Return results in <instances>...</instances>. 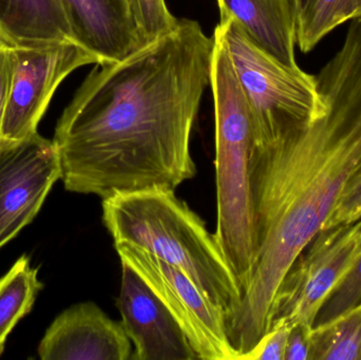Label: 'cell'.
Here are the masks:
<instances>
[{
    "label": "cell",
    "instance_id": "obj_8",
    "mask_svg": "<svg viewBox=\"0 0 361 360\" xmlns=\"http://www.w3.org/2000/svg\"><path fill=\"white\" fill-rule=\"evenodd\" d=\"M12 80L2 124V144L19 143L37 127L59 85L82 66L99 61L76 42L12 48Z\"/></svg>",
    "mask_w": 361,
    "mask_h": 360
},
{
    "label": "cell",
    "instance_id": "obj_21",
    "mask_svg": "<svg viewBox=\"0 0 361 360\" xmlns=\"http://www.w3.org/2000/svg\"><path fill=\"white\" fill-rule=\"evenodd\" d=\"M361 219V166L348 187L338 204L326 220L322 230L349 224Z\"/></svg>",
    "mask_w": 361,
    "mask_h": 360
},
{
    "label": "cell",
    "instance_id": "obj_12",
    "mask_svg": "<svg viewBox=\"0 0 361 360\" xmlns=\"http://www.w3.org/2000/svg\"><path fill=\"white\" fill-rule=\"evenodd\" d=\"M76 44L99 65L122 61L148 44L135 0H61Z\"/></svg>",
    "mask_w": 361,
    "mask_h": 360
},
{
    "label": "cell",
    "instance_id": "obj_7",
    "mask_svg": "<svg viewBox=\"0 0 361 360\" xmlns=\"http://www.w3.org/2000/svg\"><path fill=\"white\" fill-rule=\"evenodd\" d=\"M360 255L361 219L320 230L282 280L273 321L314 328L324 302Z\"/></svg>",
    "mask_w": 361,
    "mask_h": 360
},
{
    "label": "cell",
    "instance_id": "obj_10",
    "mask_svg": "<svg viewBox=\"0 0 361 360\" xmlns=\"http://www.w3.org/2000/svg\"><path fill=\"white\" fill-rule=\"evenodd\" d=\"M122 266L116 308L133 344L131 360L197 359L166 306L131 268Z\"/></svg>",
    "mask_w": 361,
    "mask_h": 360
},
{
    "label": "cell",
    "instance_id": "obj_5",
    "mask_svg": "<svg viewBox=\"0 0 361 360\" xmlns=\"http://www.w3.org/2000/svg\"><path fill=\"white\" fill-rule=\"evenodd\" d=\"M214 37L228 55L252 112L258 146L273 143L319 116L326 107L316 75L290 67L256 44L228 15Z\"/></svg>",
    "mask_w": 361,
    "mask_h": 360
},
{
    "label": "cell",
    "instance_id": "obj_25",
    "mask_svg": "<svg viewBox=\"0 0 361 360\" xmlns=\"http://www.w3.org/2000/svg\"><path fill=\"white\" fill-rule=\"evenodd\" d=\"M6 44H4V40H2L1 38H0V46H6ZM6 46H8V44H6Z\"/></svg>",
    "mask_w": 361,
    "mask_h": 360
},
{
    "label": "cell",
    "instance_id": "obj_3",
    "mask_svg": "<svg viewBox=\"0 0 361 360\" xmlns=\"http://www.w3.org/2000/svg\"><path fill=\"white\" fill-rule=\"evenodd\" d=\"M103 222L116 243L148 252L180 268L226 315L239 306L242 289L216 235L175 190L152 187L103 199Z\"/></svg>",
    "mask_w": 361,
    "mask_h": 360
},
{
    "label": "cell",
    "instance_id": "obj_18",
    "mask_svg": "<svg viewBox=\"0 0 361 360\" xmlns=\"http://www.w3.org/2000/svg\"><path fill=\"white\" fill-rule=\"evenodd\" d=\"M361 302V255L341 283L324 302L315 325H324L341 316Z\"/></svg>",
    "mask_w": 361,
    "mask_h": 360
},
{
    "label": "cell",
    "instance_id": "obj_24",
    "mask_svg": "<svg viewBox=\"0 0 361 360\" xmlns=\"http://www.w3.org/2000/svg\"><path fill=\"white\" fill-rule=\"evenodd\" d=\"M290 1H292L293 8H294L295 19H296L297 13H298L299 8H301L305 0H290Z\"/></svg>",
    "mask_w": 361,
    "mask_h": 360
},
{
    "label": "cell",
    "instance_id": "obj_9",
    "mask_svg": "<svg viewBox=\"0 0 361 360\" xmlns=\"http://www.w3.org/2000/svg\"><path fill=\"white\" fill-rule=\"evenodd\" d=\"M61 180L54 142L42 135L0 147V249L29 225Z\"/></svg>",
    "mask_w": 361,
    "mask_h": 360
},
{
    "label": "cell",
    "instance_id": "obj_4",
    "mask_svg": "<svg viewBox=\"0 0 361 360\" xmlns=\"http://www.w3.org/2000/svg\"><path fill=\"white\" fill-rule=\"evenodd\" d=\"M214 38L210 88L216 124V238L242 292L257 254L252 163L259 147L254 120L226 51Z\"/></svg>",
    "mask_w": 361,
    "mask_h": 360
},
{
    "label": "cell",
    "instance_id": "obj_17",
    "mask_svg": "<svg viewBox=\"0 0 361 360\" xmlns=\"http://www.w3.org/2000/svg\"><path fill=\"white\" fill-rule=\"evenodd\" d=\"M312 360H361V302L311 332Z\"/></svg>",
    "mask_w": 361,
    "mask_h": 360
},
{
    "label": "cell",
    "instance_id": "obj_22",
    "mask_svg": "<svg viewBox=\"0 0 361 360\" xmlns=\"http://www.w3.org/2000/svg\"><path fill=\"white\" fill-rule=\"evenodd\" d=\"M313 328L292 325L284 360H311V332Z\"/></svg>",
    "mask_w": 361,
    "mask_h": 360
},
{
    "label": "cell",
    "instance_id": "obj_14",
    "mask_svg": "<svg viewBox=\"0 0 361 360\" xmlns=\"http://www.w3.org/2000/svg\"><path fill=\"white\" fill-rule=\"evenodd\" d=\"M0 38L21 49L75 42L61 0H0Z\"/></svg>",
    "mask_w": 361,
    "mask_h": 360
},
{
    "label": "cell",
    "instance_id": "obj_19",
    "mask_svg": "<svg viewBox=\"0 0 361 360\" xmlns=\"http://www.w3.org/2000/svg\"><path fill=\"white\" fill-rule=\"evenodd\" d=\"M135 8L148 42L173 30L179 21L169 11L165 0H135Z\"/></svg>",
    "mask_w": 361,
    "mask_h": 360
},
{
    "label": "cell",
    "instance_id": "obj_11",
    "mask_svg": "<svg viewBox=\"0 0 361 360\" xmlns=\"http://www.w3.org/2000/svg\"><path fill=\"white\" fill-rule=\"evenodd\" d=\"M133 351L121 321L110 318L91 302L61 312L37 349L42 360H129Z\"/></svg>",
    "mask_w": 361,
    "mask_h": 360
},
{
    "label": "cell",
    "instance_id": "obj_23",
    "mask_svg": "<svg viewBox=\"0 0 361 360\" xmlns=\"http://www.w3.org/2000/svg\"><path fill=\"white\" fill-rule=\"evenodd\" d=\"M12 51L11 46H0V147L2 144V124L12 80Z\"/></svg>",
    "mask_w": 361,
    "mask_h": 360
},
{
    "label": "cell",
    "instance_id": "obj_13",
    "mask_svg": "<svg viewBox=\"0 0 361 360\" xmlns=\"http://www.w3.org/2000/svg\"><path fill=\"white\" fill-rule=\"evenodd\" d=\"M263 50L290 67L296 61V19L290 0H216Z\"/></svg>",
    "mask_w": 361,
    "mask_h": 360
},
{
    "label": "cell",
    "instance_id": "obj_1",
    "mask_svg": "<svg viewBox=\"0 0 361 360\" xmlns=\"http://www.w3.org/2000/svg\"><path fill=\"white\" fill-rule=\"evenodd\" d=\"M212 49L199 23L179 19L122 61L97 65L55 128L66 190L105 199L195 178L191 131Z\"/></svg>",
    "mask_w": 361,
    "mask_h": 360
},
{
    "label": "cell",
    "instance_id": "obj_16",
    "mask_svg": "<svg viewBox=\"0 0 361 360\" xmlns=\"http://www.w3.org/2000/svg\"><path fill=\"white\" fill-rule=\"evenodd\" d=\"M361 19V0H305L296 15L299 50L311 52L331 32Z\"/></svg>",
    "mask_w": 361,
    "mask_h": 360
},
{
    "label": "cell",
    "instance_id": "obj_6",
    "mask_svg": "<svg viewBox=\"0 0 361 360\" xmlns=\"http://www.w3.org/2000/svg\"><path fill=\"white\" fill-rule=\"evenodd\" d=\"M122 266L133 271L166 306L201 360H238L226 315L183 271L126 243L114 244Z\"/></svg>",
    "mask_w": 361,
    "mask_h": 360
},
{
    "label": "cell",
    "instance_id": "obj_20",
    "mask_svg": "<svg viewBox=\"0 0 361 360\" xmlns=\"http://www.w3.org/2000/svg\"><path fill=\"white\" fill-rule=\"evenodd\" d=\"M290 330L292 325L286 319H276L269 332L239 360H284Z\"/></svg>",
    "mask_w": 361,
    "mask_h": 360
},
{
    "label": "cell",
    "instance_id": "obj_2",
    "mask_svg": "<svg viewBox=\"0 0 361 360\" xmlns=\"http://www.w3.org/2000/svg\"><path fill=\"white\" fill-rule=\"evenodd\" d=\"M324 111L277 141L252 163L257 254L231 332L258 342L271 329L282 280L322 230L361 166V19L316 75Z\"/></svg>",
    "mask_w": 361,
    "mask_h": 360
},
{
    "label": "cell",
    "instance_id": "obj_15",
    "mask_svg": "<svg viewBox=\"0 0 361 360\" xmlns=\"http://www.w3.org/2000/svg\"><path fill=\"white\" fill-rule=\"evenodd\" d=\"M42 287L44 285L38 279V268L31 266L27 255L21 256L0 278V356L8 336L31 312Z\"/></svg>",
    "mask_w": 361,
    "mask_h": 360
}]
</instances>
